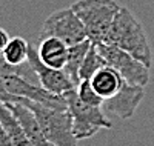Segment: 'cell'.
<instances>
[{
	"mask_svg": "<svg viewBox=\"0 0 154 146\" xmlns=\"http://www.w3.org/2000/svg\"><path fill=\"white\" fill-rule=\"evenodd\" d=\"M103 43L114 45L126 51L128 54H131L137 60L145 63L148 68H151L152 49L146 31L140 20L126 6H122L117 12Z\"/></svg>",
	"mask_w": 154,
	"mask_h": 146,
	"instance_id": "obj_1",
	"label": "cell"
},
{
	"mask_svg": "<svg viewBox=\"0 0 154 146\" xmlns=\"http://www.w3.org/2000/svg\"><path fill=\"white\" fill-rule=\"evenodd\" d=\"M71 8L82 20L88 40L99 45L105 42L108 31L122 6L114 0H77Z\"/></svg>",
	"mask_w": 154,
	"mask_h": 146,
	"instance_id": "obj_2",
	"label": "cell"
},
{
	"mask_svg": "<svg viewBox=\"0 0 154 146\" xmlns=\"http://www.w3.org/2000/svg\"><path fill=\"white\" fill-rule=\"evenodd\" d=\"M20 102L35 114L45 137L53 146H77L79 140L72 134V117L68 109L48 108L26 99H20Z\"/></svg>",
	"mask_w": 154,
	"mask_h": 146,
	"instance_id": "obj_3",
	"label": "cell"
},
{
	"mask_svg": "<svg viewBox=\"0 0 154 146\" xmlns=\"http://www.w3.org/2000/svg\"><path fill=\"white\" fill-rule=\"evenodd\" d=\"M68 111L72 117V134L77 140L82 138H89L96 135L100 129H111L112 125L106 118L105 112L99 106H91L83 103L77 91L71 89L65 96Z\"/></svg>",
	"mask_w": 154,
	"mask_h": 146,
	"instance_id": "obj_4",
	"label": "cell"
},
{
	"mask_svg": "<svg viewBox=\"0 0 154 146\" xmlns=\"http://www.w3.org/2000/svg\"><path fill=\"white\" fill-rule=\"evenodd\" d=\"M96 46L100 52V56L105 59L106 65L117 71L126 83L134 85V86H142V88L148 85L149 68L145 63H142L131 54H128L126 51L114 45L99 43Z\"/></svg>",
	"mask_w": 154,
	"mask_h": 146,
	"instance_id": "obj_5",
	"label": "cell"
},
{
	"mask_svg": "<svg viewBox=\"0 0 154 146\" xmlns=\"http://www.w3.org/2000/svg\"><path fill=\"white\" fill-rule=\"evenodd\" d=\"M48 37L59 38L68 46L77 45L88 38L82 20L77 17L71 6L54 11L46 17L40 31V38Z\"/></svg>",
	"mask_w": 154,
	"mask_h": 146,
	"instance_id": "obj_6",
	"label": "cell"
},
{
	"mask_svg": "<svg viewBox=\"0 0 154 146\" xmlns=\"http://www.w3.org/2000/svg\"><path fill=\"white\" fill-rule=\"evenodd\" d=\"M28 63L32 68L35 77L38 78V83L46 91L53 92L56 96H65L68 91L75 89V85L72 80L65 74L63 69H54L51 66H46L40 57H38L37 48H34L29 43L28 48Z\"/></svg>",
	"mask_w": 154,
	"mask_h": 146,
	"instance_id": "obj_7",
	"label": "cell"
},
{
	"mask_svg": "<svg viewBox=\"0 0 154 146\" xmlns=\"http://www.w3.org/2000/svg\"><path fill=\"white\" fill-rule=\"evenodd\" d=\"M143 97H145V88L134 86L123 82L117 94L103 102L102 109H103V112L117 115L122 120H128V118H131L134 115Z\"/></svg>",
	"mask_w": 154,
	"mask_h": 146,
	"instance_id": "obj_8",
	"label": "cell"
},
{
	"mask_svg": "<svg viewBox=\"0 0 154 146\" xmlns=\"http://www.w3.org/2000/svg\"><path fill=\"white\" fill-rule=\"evenodd\" d=\"M8 108L12 111V114L16 115V118L19 120L22 129L25 131L31 146H53L48 138L43 134V129L38 123L35 114L28 108L26 105H23L22 102H14V103H6Z\"/></svg>",
	"mask_w": 154,
	"mask_h": 146,
	"instance_id": "obj_9",
	"label": "cell"
},
{
	"mask_svg": "<svg viewBox=\"0 0 154 146\" xmlns=\"http://www.w3.org/2000/svg\"><path fill=\"white\" fill-rule=\"evenodd\" d=\"M68 45L54 37L40 38V43L37 46V52L40 60L54 69H63L68 59Z\"/></svg>",
	"mask_w": 154,
	"mask_h": 146,
	"instance_id": "obj_10",
	"label": "cell"
},
{
	"mask_svg": "<svg viewBox=\"0 0 154 146\" xmlns=\"http://www.w3.org/2000/svg\"><path fill=\"white\" fill-rule=\"evenodd\" d=\"M123 78L120 77V74L112 69L111 66H103L102 69H99L93 78L89 80V83H91V86L94 88V91L97 92V94L106 100V99H111L114 97L117 92L120 91L122 85H123Z\"/></svg>",
	"mask_w": 154,
	"mask_h": 146,
	"instance_id": "obj_11",
	"label": "cell"
},
{
	"mask_svg": "<svg viewBox=\"0 0 154 146\" xmlns=\"http://www.w3.org/2000/svg\"><path fill=\"white\" fill-rule=\"evenodd\" d=\"M91 46H93V42L86 38V40L68 48V59H66V65H65V68H63V71H65V74L72 80L75 88L80 83L79 72H80L82 63H83V60H85V57H86Z\"/></svg>",
	"mask_w": 154,
	"mask_h": 146,
	"instance_id": "obj_12",
	"label": "cell"
},
{
	"mask_svg": "<svg viewBox=\"0 0 154 146\" xmlns=\"http://www.w3.org/2000/svg\"><path fill=\"white\" fill-rule=\"evenodd\" d=\"M0 125L5 129L8 137L11 138V141L14 143V146H31L19 120L12 114V111L8 108V105L3 102H0Z\"/></svg>",
	"mask_w": 154,
	"mask_h": 146,
	"instance_id": "obj_13",
	"label": "cell"
},
{
	"mask_svg": "<svg viewBox=\"0 0 154 146\" xmlns=\"http://www.w3.org/2000/svg\"><path fill=\"white\" fill-rule=\"evenodd\" d=\"M28 48H29V43L25 38L11 37L2 57L11 66H20L28 62Z\"/></svg>",
	"mask_w": 154,
	"mask_h": 146,
	"instance_id": "obj_14",
	"label": "cell"
},
{
	"mask_svg": "<svg viewBox=\"0 0 154 146\" xmlns=\"http://www.w3.org/2000/svg\"><path fill=\"white\" fill-rule=\"evenodd\" d=\"M103 66H106V62L105 59L100 56V52L97 49V46L93 43V46L89 48L88 54L82 63V68H80V72H79V77H80V82L82 80H91L93 75L102 69Z\"/></svg>",
	"mask_w": 154,
	"mask_h": 146,
	"instance_id": "obj_15",
	"label": "cell"
},
{
	"mask_svg": "<svg viewBox=\"0 0 154 146\" xmlns=\"http://www.w3.org/2000/svg\"><path fill=\"white\" fill-rule=\"evenodd\" d=\"M77 91V96H79V99L86 103V105H91V106H99V108H102V105H103V99H102L97 92L94 91V88L91 86V83H89V80H82L79 83V86L75 88Z\"/></svg>",
	"mask_w": 154,
	"mask_h": 146,
	"instance_id": "obj_16",
	"label": "cell"
},
{
	"mask_svg": "<svg viewBox=\"0 0 154 146\" xmlns=\"http://www.w3.org/2000/svg\"><path fill=\"white\" fill-rule=\"evenodd\" d=\"M0 102L3 103H14V102H20V97H14L11 96L9 92L6 91L5 85H3V78L0 75Z\"/></svg>",
	"mask_w": 154,
	"mask_h": 146,
	"instance_id": "obj_17",
	"label": "cell"
},
{
	"mask_svg": "<svg viewBox=\"0 0 154 146\" xmlns=\"http://www.w3.org/2000/svg\"><path fill=\"white\" fill-rule=\"evenodd\" d=\"M9 38H11V37L8 35V32H6L3 28H0V56L3 54V51H5L8 42H9Z\"/></svg>",
	"mask_w": 154,
	"mask_h": 146,
	"instance_id": "obj_18",
	"label": "cell"
},
{
	"mask_svg": "<svg viewBox=\"0 0 154 146\" xmlns=\"http://www.w3.org/2000/svg\"><path fill=\"white\" fill-rule=\"evenodd\" d=\"M0 146H14V143L11 141V138L8 137V134L2 128V125H0Z\"/></svg>",
	"mask_w": 154,
	"mask_h": 146,
	"instance_id": "obj_19",
	"label": "cell"
}]
</instances>
